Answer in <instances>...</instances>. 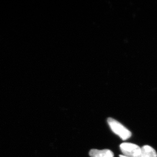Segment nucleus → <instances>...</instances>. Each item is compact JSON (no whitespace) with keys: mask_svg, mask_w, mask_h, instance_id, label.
<instances>
[{"mask_svg":"<svg viewBox=\"0 0 157 157\" xmlns=\"http://www.w3.org/2000/svg\"><path fill=\"white\" fill-rule=\"evenodd\" d=\"M120 157H129L126 156L124 155H120Z\"/></svg>","mask_w":157,"mask_h":157,"instance_id":"nucleus-5","label":"nucleus"},{"mask_svg":"<svg viewBox=\"0 0 157 157\" xmlns=\"http://www.w3.org/2000/svg\"><path fill=\"white\" fill-rule=\"evenodd\" d=\"M89 155L90 157H113V152L110 150L103 149L91 150L89 152Z\"/></svg>","mask_w":157,"mask_h":157,"instance_id":"nucleus-3","label":"nucleus"},{"mask_svg":"<svg viewBox=\"0 0 157 157\" xmlns=\"http://www.w3.org/2000/svg\"><path fill=\"white\" fill-rule=\"evenodd\" d=\"M107 122L112 132L119 136L123 140H127L132 136L131 132L123 125L114 119L108 118Z\"/></svg>","mask_w":157,"mask_h":157,"instance_id":"nucleus-1","label":"nucleus"},{"mask_svg":"<svg viewBox=\"0 0 157 157\" xmlns=\"http://www.w3.org/2000/svg\"><path fill=\"white\" fill-rule=\"evenodd\" d=\"M121 151L124 155L129 157H137L140 155L141 148L134 144L122 143L120 146Z\"/></svg>","mask_w":157,"mask_h":157,"instance_id":"nucleus-2","label":"nucleus"},{"mask_svg":"<svg viewBox=\"0 0 157 157\" xmlns=\"http://www.w3.org/2000/svg\"><path fill=\"white\" fill-rule=\"evenodd\" d=\"M137 157H157V153L151 147L144 145L141 147L140 155Z\"/></svg>","mask_w":157,"mask_h":157,"instance_id":"nucleus-4","label":"nucleus"}]
</instances>
